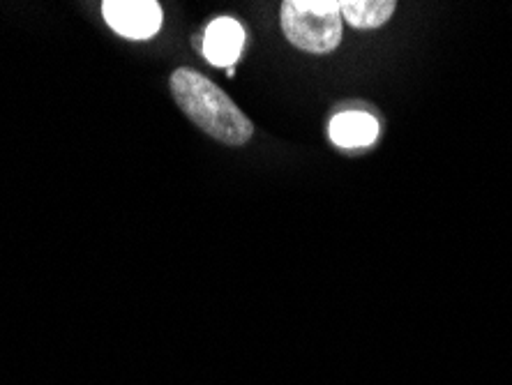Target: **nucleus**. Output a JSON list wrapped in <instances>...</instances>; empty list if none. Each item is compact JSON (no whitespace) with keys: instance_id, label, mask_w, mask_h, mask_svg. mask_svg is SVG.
Masks as SVG:
<instances>
[{"instance_id":"obj_1","label":"nucleus","mask_w":512,"mask_h":385,"mask_svg":"<svg viewBox=\"0 0 512 385\" xmlns=\"http://www.w3.org/2000/svg\"><path fill=\"white\" fill-rule=\"evenodd\" d=\"M171 95L194 125L227 146H245L254 137L252 120L224 90L201 72L180 67L171 74Z\"/></svg>"},{"instance_id":"obj_2","label":"nucleus","mask_w":512,"mask_h":385,"mask_svg":"<svg viewBox=\"0 0 512 385\" xmlns=\"http://www.w3.org/2000/svg\"><path fill=\"white\" fill-rule=\"evenodd\" d=\"M280 21L286 40L307 54H330L342 42V0H286Z\"/></svg>"},{"instance_id":"obj_3","label":"nucleus","mask_w":512,"mask_h":385,"mask_svg":"<svg viewBox=\"0 0 512 385\" xmlns=\"http://www.w3.org/2000/svg\"><path fill=\"white\" fill-rule=\"evenodd\" d=\"M102 12L107 24L130 40H148L162 26V7L155 0H107Z\"/></svg>"},{"instance_id":"obj_4","label":"nucleus","mask_w":512,"mask_h":385,"mask_svg":"<svg viewBox=\"0 0 512 385\" xmlns=\"http://www.w3.org/2000/svg\"><path fill=\"white\" fill-rule=\"evenodd\" d=\"M243 44L245 33L243 26H240L236 19H215L213 24L208 26L206 35H203V56L208 58L210 65L227 67L229 70V67L238 60L240 51H243Z\"/></svg>"},{"instance_id":"obj_5","label":"nucleus","mask_w":512,"mask_h":385,"mask_svg":"<svg viewBox=\"0 0 512 385\" xmlns=\"http://www.w3.org/2000/svg\"><path fill=\"white\" fill-rule=\"evenodd\" d=\"M328 134L330 141L340 148H365L374 143L376 134H379V123L370 113L349 111L333 118Z\"/></svg>"},{"instance_id":"obj_6","label":"nucleus","mask_w":512,"mask_h":385,"mask_svg":"<svg viewBox=\"0 0 512 385\" xmlns=\"http://www.w3.org/2000/svg\"><path fill=\"white\" fill-rule=\"evenodd\" d=\"M395 0H342V19L353 28H381L395 14Z\"/></svg>"}]
</instances>
